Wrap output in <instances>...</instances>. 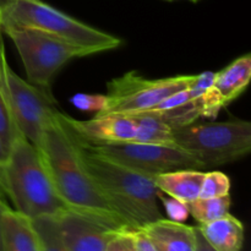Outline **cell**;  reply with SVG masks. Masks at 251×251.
Listing matches in <instances>:
<instances>
[{
	"mask_svg": "<svg viewBox=\"0 0 251 251\" xmlns=\"http://www.w3.org/2000/svg\"><path fill=\"white\" fill-rule=\"evenodd\" d=\"M56 112L39 150L51 181L69 210L81 213L112 229L129 228L110 207L87 173L78 156L75 137Z\"/></svg>",
	"mask_w": 251,
	"mask_h": 251,
	"instance_id": "1",
	"label": "cell"
},
{
	"mask_svg": "<svg viewBox=\"0 0 251 251\" xmlns=\"http://www.w3.org/2000/svg\"><path fill=\"white\" fill-rule=\"evenodd\" d=\"M73 135L83 167L103 198L130 229H139L163 218L157 202L159 191L154 176L132 171L96 153L77 135Z\"/></svg>",
	"mask_w": 251,
	"mask_h": 251,
	"instance_id": "2",
	"label": "cell"
},
{
	"mask_svg": "<svg viewBox=\"0 0 251 251\" xmlns=\"http://www.w3.org/2000/svg\"><path fill=\"white\" fill-rule=\"evenodd\" d=\"M2 186L14 210L31 220L44 216L56 217L69 210L51 181L41 152L25 136L10 149Z\"/></svg>",
	"mask_w": 251,
	"mask_h": 251,
	"instance_id": "3",
	"label": "cell"
},
{
	"mask_svg": "<svg viewBox=\"0 0 251 251\" xmlns=\"http://www.w3.org/2000/svg\"><path fill=\"white\" fill-rule=\"evenodd\" d=\"M28 27L97 53L122 44L118 37L69 16L42 0H12L0 16V27Z\"/></svg>",
	"mask_w": 251,
	"mask_h": 251,
	"instance_id": "4",
	"label": "cell"
},
{
	"mask_svg": "<svg viewBox=\"0 0 251 251\" xmlns=\"http://www.w3.org/2000/svg\"><path fill=\"white\" fill-rule=\"evenodd\" d=\"M19 51L27 81L50 98L51 85L59 71L70 60L93 55L97 51L28 27H2ZM55 100V98H54Z\"/></svg>",
	"mask_w": 251,
	"mask_h": 251,
	"instance_id": "5",
	"label": "cell"
},
{
	"mask_svg": "<svg viewBox=\"0 0 251 251\" xmlns=\"http://www.w3.org/2000/svg\"><path fill=\"white\" fill-rule=\"evenodd\" d=\"M174 142L195 157L202 168L233 163L251 150V124L247 120L190 124L173 127Z\"/></svg>",
	"mask_w": 251,
	"mask_h": 251,
	"instance_id": "6",
	"label": "cell"
},
{
	"mask_svg": "<svg viewBox=\"0 0 251 251\" xmlns=\"http://www.w3.org/2000/svg\"><path fill=\"white\" fill-rule=\"evenodd\" d=\"M198 75H178L164 78H146L136 71L110 80L104 104L96 115H132L158 105L169 96L195 83Z\"/></svg>",
	"mask_w": 251,
	"mask_h": 251,
	"instance_id": "7",
	"label": "cell"
},
{
	"mask_svg": "<svg viewBox=\"0 0 251 251\" xmlns=\"http://www.w3.org/2000/svg\"><path fill=\"white\" fill-rule=\"evenodd\" d=\"M86 145L96 153L150 176L179 169H202V166L195 157L176 145L144 144L135 141L103 145L86 142Z\"/></svg>",
	"mask_w": 251,
	"mask_h": 251,
	"instance_id": "8",
	"label": "cell"
},
{
	"mask_svg": "<svg viewBox=\"0 0 251 251\" xmlns=\"http://www.w3.org/2000/svg\"><path fill=\"white\" fill-rule=\"evenodd\" d=\"M6 81L20 131L29 142L38 147L44 131L58 112L55 108L56 100L20 77L9 65L6 66Z\"/></svg>",
	"mask_w": 251,
	"mask_h": 251,
	"instance_id": "9",
	"label": "cell"
},
{
	"mask_svg": "<svg viewBox=\"0 0 251 251\" xmlns=\"http://www.w3.org/2000/svg\"><path fill=\"white\" fill-rule=\"evenodd\" d=\"M64 124L88 144H120L134 141L136 122L130 115H95L90 120H76L60 113Z\"/></svg>",
	"mask_w": 251,
	"mask_h": 251,
	"instance_id": "10",
	"label": "cell"
},
{
	"mask_svg": "<svg viewBox=\"0 0 251 251\" xmlns=\"http://www.w3.org/2000/svg\"><path fill=\"white\" fill-rule=\"evenodd\" d=\"M56 221L68 251H105L117 230L71 210L56 216Z\"/></svg>",
	"mask_w": 251,
	"mask_h": 251,
	"instance_id": "11",
	"label": "cell"
},
{
	"mask_svg": "<svg viewBox=\"0 0 251 251\" xmlns=\"http://www.w3.org/2000/svg\"><path fill=\"white\" fill-rule=\"evenodd\" d=\"M158 251H195V227L161 218L141 228Z\"/></svg>",
	"mask_w": 251,
	"mask_h": 251,
	"instance_id": "12",
	"label": "cell"
},
{
	"mask_svg": "<svg viewBox=\"0 0 251 251\" xmlns=\"http://www.w3.org/2000/svg\"><path fill=\"white\" fill-rule=\"evenodd\" d=\"M2 251H39V238L31 218L14 208H7L1 217Z\"/></svg>",
	"mask_w": 251,
	"mask_h": 251,
	"instance_id": "13",
	"label": "cell"
},
{
	"mask_svg": "<svg viewBox=\"0 0 251 251\" xmlns=\"http://www.w3.org/2000/svg\"><path fill=\"white\" fill-rule=\"evenodd\" d=\"M251 80V55L239 56L218 73H215L212 88L223 107L237 100Z\"/></svg>",
	"mask_w": 251,
	"mask_h": 251,
	"instance_id": "14",
	"label": "cell"
},
{
	"mask_svg": "<svg viewBox=\"0 0 251 251\" xmlns=\"http://www.w3.org/2000/svg\"><path fill=\"white\" fill-rule=\"evenodd\" d=\"M203 176L200 169H179L156 176L154 184L159 193L188 203L200 196Z\"/></svg>",
	"mask_w": 251,
	"mask_h": 251,
	"instance_id": "15",
	"label": "cell"
},
{
	"mask_svg": "<svg viewBox=\"0 0 251 251\" xmlns=\"http://www.w3.org/2000/svg\"><path fill=\"white\" fill-rule=\"evenodd\" d=\"M196 227L216 251L242 250L244 244V226L230 213Z\"/></svg>",
	"mask_w": 251,
	"mask_h": 251,
	"instance_id": "16",
	"label": "cell"
},
{
	"mask_svg": "<svg viewBox=\"0 0 251 251\" xmlns=\"http://www.w3.org/2000/svg\"><path fill=\"white\" fill-rule=\"evenodd\" d=\"M9 65L5 54L4 43L0 39V139L2 145L9 153L12 145L22 137L15 119L14 110H12L11 98H10L9 86L6 81V66Z\"/></svg>",
	"mask_w": 251,
	"mask_h": 251,
	"instance_id": "17",
	"label": "cell"
},
{
	"mask_svg": "<svg viewBox=\"0 0 251 251\" xmlns=\"http://www.w3.org/2000/svg\"><path fill=\"white\" fill-rule=\"evenodd\" d=\"M136 122V135L135 142L144 144L176 145L174 142L173 127L166 124L158 118L147 113H137L130 115Z\"/></svg>",
	"mask_w": 251,
	"mask_h": 251,
	"instance_id": "18",
	"label": "cell"
},
{
	"mask_svg": "<svg viewBox=\"0 0 251 251\" xmlns=\"http://www.w3.org/2000/svg\"><path fill=\"white\" fill-rule=\"evenodd\" d=\"M230 195L220 196V198H210V199H196V200L190 201L185 203L188 208L189 215L193 216L199 225L202 223L212 222V221L218 220L223 216L228 215L230 210Z\"/></svg>",
	"mask_w": 251,
	"mask_h": 251,
	"instance_id": "19",
	"label": "cell"
},
{
	"mask_svg": "<svg viewBox=\"0 0 251 251\" xmlns=\"http://www.w3.org/2000/svg\"><path fill=\"white\" fill-rule=\"evenodd\" d=\"M32 222L39 238V251H68L64 245L56 217L44 216L33 218Z\"/></svg>",
	"mask_w": 251,
	"mask_h": 251,
	"instance_id": "20",
	"label": "cell"
},
{
	"mask_svg": "<svg viewBox=\"0 0 251 251\" xmlns=\"http://www.w3.org/2000/svg\"><path fill=\"white\" fill-rule=\"evenodd\" d=\"M230 191V180L225 173L218 171H212L205 173L201 185L200 196L201 199L220 198L228 195Z\"/></svg>",
	"mask_w": 251,
	"mask_h": 251,
	"instance_id": "21",
	"label": "cell"
},
{
	"mask_svg": "<svg viewBox=\"0 0 251 251\" xmlns=\"http://www.w3.org/2000/svg\"><path fill=\"white\" fill-rule=\"evenodd\" d=\"M105 251H136L130 228L117 229L110 237Z\"/></svg>",
	"mask_w": 251,
	"mask_h": 251,
	"instance_id": "22",
	"label": "cell"
},
{
	"mask_svg": "<svg viewBox=\"0 0 251 251\" xmlns=\"http://www.w3.org/2000/svg\"><path fill=\"white\" fill-rule=\"evenodd\" d=\"M76 108L88 112H100L104 104V95H76L71 98Z\"/></svg>",
	"mask_w": 251,
	"mask_h": 251,
	"instance_id": "23",
	"label": "cell"
},
{
	"mask_svg": "<svg viewBox=\"0 0 251 251\" xmlns=\"http://www.w3.org/2000/svg\"><path fill=\"white\" fill-rule=\"evenodd\" d=\"M161 200L163 201L164 208H166V212L168 213L169 220L176 221V222H184L188 218L189 212L185 203L180 202V201L176 200L171 196L169 198H162Z\"/></svg>",
	"mask_w": 251,
	"mask_h": 251,
	"instance_id": "24",
	"label": "cell"
},
{
	"mask_svg": "<svg viewBox=\"0 0 251 251\" xmlns=\"http://www.w3.org/2000/svg\"><path fill=\"white\" fill-rule=\"evenodd\" d=\"M132 238H134L135 248L136 251H158L154 247L153 243L151 242L146 233L139 228V229H131Z\"/></svg>",
	"mask_w": 251,
	"mask_h": 251,
	"instance_id": "25",
	"label": "cell"
},
{
	"mask_svg": "<svg viewBox=\"0 0 251 251\" xmlns=\"http://www.w3.org/2000/svg\"><path fill=\"white\" fill-rule=\"evenodd\" d=\"M7 151L6 149L2 145L1 139H0V191H1L2 195L5 196L4 194V186H2V178H4V168L5 164H6V159H7Z\"/></svg>",
	"mask_w": 251,
	"mask_h": 251,
	"instance_id": "26",
	"label": "cell"
},
{
	"mask_svg": "<svg viewBox=\"0 0 251 251\" xmlns=\"http://www.w3.org/2000/svg\"><path fill=\"white\" fill-rule=\"evenodd\" d=\"M196 229V250L195 251H216L205 240V238L202 237V234L200 233L198 227H195Z\"/></svg>",
	"mask_w": 251,
	"mask_h": 251,
	"instance_id": "27",
	"label": "cell"
},
{
	"mask_svg": "<svg viewBox=\"0 0 251 251\" xmlns=\"http://www.w3.org/2000/svg\"><path fill=\"white\" fill-rule=\"evenodd\" d=\"M5 196L0 194V251H2V245H1V217H2V213L10 208V206L7 205L6 201H5Z\"/></svg>",
	"mask_w": 251,
	"mask_h": 251,
	"instance_id": "28",
	"label": "cell"
},
{
	"mask_svg": "<svg viewBox=\"0 0 251 251\" xmlns=\"http://www.w3.org/2000/svg\"><path fill=\"white\" fill-rule=\"evenodd\" d=\"M11 1L12 0H0V16H1V14H2V11H4L5 7H6Z\"/></svg>",
	"mask_w": 251,
	"mask_h": 251,
	"instance_id": "29",
	"label": "cell"
},
{
	"mask_svg": "<svg viewBox=\"0 0 251 251\" xmlns=\"http://www.w3.org/2000/svg\"><path fill=\"white\" fill-rule=\"evenodd\" d=\"M0 39H1V27H0Z\"/></svg>",
	"mask_w": 251,
	"mask_h": 251,
	"instance_id": "30",
	"label": "cell"
},
{
	"mask_svg": "<svg viewBox=\"0 0 251 251\" xmlns=\"http://www.w3.org/2000/svg\"><path fill=\"white\" fill-rule=\"evenodd\" d=\"M191 1H193V2H198V1H200V0H191Z\"/></svg>",
	"mask_w": 251,
	"mask_h": 251,
	"instance_id": "31",
	"label": "cell"
},
{
	"mask_svg": "<svg viewBox=\"0 0 251 251\" xmlns=\"http://www.w3.org/2000/svg\"><path fill=\"white\" fill-rule=\"evenodd\" d=\"M166 1H174V0H166ZM190 1H191V0H190Z\"/></svg>",
	"mask_w": 251,
	"mask_h": 251,
	"instance_id": "32",
	"label": "cell"
},
{
	"mask_svg": "<svg viewBox=\"0 0 251 251\" xmlns=\"http://www.w3.org/2000/svg\"><path fill=\"white\" fill-rule=\"evenodd\" d=\"M0 194H1V191H0ZM1 195H2V194H1Z\"/></svg>",
	"mask_w": 251,
	"mask_h": 251,
	"instance_id": "33",
	"label": "cell"
}]
</instances>
